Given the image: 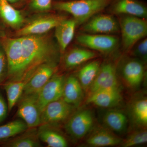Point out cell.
<instances>
[{"label": "cell", "mask_w": 147, "mask_h": 147, "mask_svg": "<svg viewBox=\"0 0 147 147\" xmlns=\"http://www.w3.org/2000/svg\"><path fill=\"white\" fill-rule=\"evenodd\" d=\"M0 15L6 23L13 28H19L24 21L21 12L6 0H0Z\"/></svg>", "instance_id": "cb8c5ba5"}, {"label": "cell", "mask_w": 147, "mask_h": 147, "mask_svg": "<svg viewBox=\"0 0 147 147\" xmlns=\"http://www.w3.org/2000/svg\"><path fill=\"white\" fill-rule=\"evenodd\" d=\"M83 89L78 79L71 75L65 79L62 98L76 108L84 99Z\"/></svg>", "instance_id": "ac0fdd59"}, {"label": "cell", "mask_w": 147, "mask_h": 147, "mask_svg": "<svg viewBox=\"0 0 147 147\" xmlns=\"http://www.w3.org/2000/svg\"><path fill=\"white\" fill-rule=\"evenodd\" d=\"M8 107L2 94L0 93V123L4 120L7 115Z\"/></svg>", "instance_id": "1f68e13d"}, {"label": "cell", "mask_w": 147, "mask_h": 147, "mask_svg": "<svg viewBox=\"0 0 147 147\" xmlns=\"http://www.w3.org/2000/svg\"><path fill=\"white\" fill-rule=\"evenodd\" d=\"M101 64V61L95 60L85 65L79 70L78 80L83 89H88L97 75Z\"/></svg>", "instance_id": "d4e9b609"}, {"label": "cell", "mask_w": 147, "mask_h": 147, "mask_svg": "<svg viewBox=\"0 0 147 147\" xmlns=\"http://www.w3.org/2000/svg\"><path fill=\"white\" fill-rule=\"evenodd\" d=\"M2 44L7 61L9 82L26 84L43 65L57 64L59 49L47 35L4 37Z\"/></svg>", "instance_id": "6da1fadb"}, {"label": "cell", "mask_w": 147, "mask_h": 147, "mask_svg": "<svg viewBox=\"0 0 147 147\" xmlns=\"http://www.w3.org/2000/svg\"><path fill=\"white\" fill-rule=\"evenodd\" d=\"M129 53H131L132 56L146 64L147 60V38H144L138 41Z\"/></svg>", "instance_id": "f1b7e54d"}, {"label": "cell", "mask_w": 147, "mask_h": 147, "mask_svg": "<svg viewBox=\"0 0 147 147\" xmlns=\"http://www.w3.org/2000/svg\"><path fill=\"white\" fill-rule=\"evenodd\" d=\"M76 41L83 47L105 55L115 53L120 45L119 39L115 35L82 33L76 37Z\"/></svg>", "instance_id": "277c9868"}, {"label": "cell", "mask_w": 147, "mask_h": 147, "mask_svg": "<svg viewBox=\"0 0 147 147\" xmlns=\"http://www.w3.org/2000/svg\"><path fill=\"white\" fill-rule=\"evenodd\" d=\"M146 129H142L131 133L121 144L122 146L131 147L146 144L147 142V131Z\"/></svg>", "instance_id": "83f0119b"}, {"label": "cell", "mask_w": 147, "mask_h": 147, "mask_svg": "<svg viewBox=\"0 0 147 147\" xmlns=\"http://www.w3.org/2000/svg\"><path fill=\"white\" fill-rule=\"evenodd\" d=\"M38 93L23 95L19 100L17 115L25 122L28 128L37 127L41 124V112L38 105Z\"/></svg>", "instance_id": "ba28073f"}, {"label": "cell", "mask_w": 147, "mask_h": 147, "mask_svg": "<svg viewBox=\"0 0 147 147\" xmlns=\"http://www.w3.org/2000/svg\"><path fill=\"white\" fill-rule=\"evenodd\" d=\"M76 107L65 102L62 98L48 103L41 113V124L53 127L66 122L74 113Z\"/></svg>", "instance_id": "5b68a950"}, {"label": "cell", "mask_w": 147, "mask_h": 147, "mask_svg": "<svg viewBox=\"0 0 147 147\" xmlns=\"http://www.w3.org/2000/svg\"><path fill=\"white\" fill-rule=\"evenodd\" d=\"M129 113L132 123L141 129L147 125V99L146 96H138L131 100Z\"/></svg>", "instance_id": "e0dca14e"}, {"label": "cell", "mask_w": 147, "mask_h": 147, "mask_svg": "<svg viewBox=\"0 0 147 147\" xmlns=\"http://www.w3.org/2000/svg\"><path fill=\"white\" fill-rule=\"evenodd\" d=\"M37 129L40 141L49 147H66L68 143L62 134L54 129V127L46 124H40Z\"/></svg>", "instance_id": "44dd1931"}, {"label": "cell", "mask_w": 147, "mask_h": 147, "mask_svg": "<svg viewBox=\"0 0 147 147\" xmlns=\"http://www.w3.org/2000/svg\"><path fill=\"white\" fill-rule=\"evenodd\" d=\"M117 67L112 62H105L101 65L94 80L89 88L90 94L100 90L119 87Z\"/></svg>", "instance_id": "4fadbf2b"}, {"label": "cell", "mask_w": 147, "mask_h": 147, "mask_svg": "<svg viewBox=\"0 0 147 147\" xmlns=\"http://www.w3.org/2000/svg\"><path fill=\"white\" fill-rule=\"evenodd\" d=\"M112 0H67L53 2V7L59 11L69 13L82 25L93 16L107 8Z\"/></svg>", "instance_id": "7a4b0ae2"}, {"label": "cell", "mask_w": 147, "mask_h": 147, "mask_svg": "<svg viewBox=\"0 0 147 147\" xmlns=\"http://www.w3.org/2000/svg\"><path fill=\"white\" fill-rule=\"evenodd\" d=\"M65 17L61 15H51L36 19L23 28L16 33L18 36L45 34L55 28Z\"/></svg>", "instance_id": "7c38bea8"}, {"label": "cell", "mask_w": 147, "mask_h": 147, "mask_svg": "<svg viewBox=\"0 0 147 147\" xmlns=\"http://www.w3.org/2000/svg\"><path fill=\"white\" fill-rule=\"evenodd\" d=\"M103 121L108 128L117 133H123L126 130L128 121L126 115L118 110H110L106 112Z\"/></svg>", "instance_id": "603a6c76"}, {"label": "cell", "mask_w": 147, "mask_h": 147, "mask_svg": "<svg viewBox=\"0 0 147 147\" xmlns=\"http://www.w3.org/2000/svg\"><path fill=\"white\" fill-rule=\"evenodd\" d=\"M6 1L11 4H12L18 3L23 1H25L26 0H6Z\"/></svg>", "instance_id": "d6a6232c"}, {"label": "cell", "mask_w": 147, "mask_h": 147, "mask_svg": "<svg viewBox=\"0 0 147 147\" xmlns=\"http://www.w3.org/2000/svg\"><path fill=\"white\" fill-rule=\"evenodd\" d=\"M97 56V53L94 51L85 47H76L67 53L64 58V63L66 68H73Z\"/></svg>", "instance_id": "d6986e66"}, {"label": "cell", "mask_w": 147, "mask_h": 147, "mask_svg": "<svg viewBox=\"0 0 147 147\" xmlns=\"http://www.w3.org/2000/svg\"><path fill=\"white\" fill-rule=\"evenodd\" d=\"M7 71V63L6 57L3 48H0V83L2 82L5 75Z\"/></svg>", "instance_id": "4dcf8cb0"}, {"label": "cell", "mask_w": 147, "mask_h": 147, "mask_svg": "<svg viewBox=\"0 0 147 147\" xmlns=\"http://www.w3.org/2000/svg\"><path fill=\"white\" fill-rule=\"evenodd\" d=\"M118 16L122 47L125 52L129 53L138 41L146 37L147 21L146 19L136 16Z\"/></svg>", "instance_id": "3957f363"}, {"label": "cell", "mask_w": 147, "mask_h": 147, "mask_svg": "<svg viewBox=\"0 0 147 147\" xmlns=\"http://www.w3.org/2000/svg\"><path fill=\"white\" fill-rule=\"evenodd\" d=\"M122 100L119 87L100 90L89 94L87 102L103 108H111L119 104Z\"/></svg>", "instance_id": "9a60e30c"}, {"label": "cell", "mask_w": 147, "mask_h": 147, "mask_svg": "<svg viewBox=\"0 0 147 147\" xmlns=\"http://www.w3.org/2000/svg\"><path fill=\"white\" fill-rule=\"evenodd\" d=\"M145 64L137 58L125 59L121 66L122 77L131 88H138L142 84L145 74Z\"/></svg>", "instance_id": "8fae6325"}, {"label": "cell", "mask_w": 147, "mask_h": 147, "mask_svg": "<svg viewBox=\"0 0 147 147\" xmlns=\"http://www.w3.org/2000/svg\"><path fill=\"white\" fill-rule=\"evenodd\" d=\"M123 141L109 130L98 128L92 132L86 142L90 146L100 147L121 145Z\"/></svg>", "instance_id": "ffe728a7"}, {"label": "cell", "mask_w": 147, "mask_h": 147, "mask_svg": "<svg viewBox=\"0 0 147 147\" xmlns=\"http://www.w3.org/2000/svg\"><path fill=\"white\" fill-rule=\"evenodd\" d=\"M94 123L93 115L89 109L74 113L65 125L66 131L72 138L82 139L91 130Z\"/></svg>", "instance_id": "52a82bcc"}, {"label": "cell", "mask_w": 147, "mask_h": 147, "mask_svg": "<svg viewBox=\"0 0 147 147\" xmlns=\"http://www.w3.org/2000/svg\"><path fill=\"white\" fill-rule=\"evenodd\" d=\"M19 135L9 141L5 146L9 147H38L41 146L36 127L28 128Z\"/></svg>", "instance_id": "7402d4cb"}, {"label": "cell", "mask_w": 147, "mask_h": 147, "mask_svg": "<svg viewBox=\"0 0 147 147\" xmlns=\"http://www.w3.org/2000/svg\"><path fill=\"white\" fill-rule=\"evenodd\" d=\"M57 69V64L55 63H46L40 67L25 84L23 95L38 93L55 74Z\"/></svg>", "instance_id": "5bb4252c"}, {"label": "cell", "mask_w": 147, "mask_h": 147, "mask_svg": "<svg viewBox=\"0 0 147 147\" xmlns=\"http://www.w3.org/2000/svg\"><path fill=\"white\" fill-rule=\"evenodd\" d=\"M28 128L22 120H16L0 126V141L19 135Z\"/></svg>", "instance_id": "4316f807"}, {"label": "cell", "mask_w": 147, "mask_h": 147, "mask_svg": "<svg viewBox=\"0 0 147 147\" xmlns=\"http://www.w3.org/2000/svg\"><path fill=\"white\" fill-rule=\"evenodd\" d=\"M82 33L115 35L120 33L118 20L112 14L97 13L82 24Z\"/></svg>", "instance_id": "8992f818"}, {"label": "cell", "mask_w": 147, "mask_h": 147, "mask_svg": "<svg viewBox=\"0 0 147 147\" xmlns=\"http://www.w3.org/2000/svg\"><path fill=\"white\" fill-rule=\"evenodd\" d=\"M108 13L116 16L129 15L146 19L147 7L140 0H112L108 7Z\"/></svg>", "instance_id": "30bf717a"}, {"label": "cell", "mask_w": 147, "mask_h": 147, "mask_svg": "<svg viewBox=\"0 0 147 147\" xmlns=\"http://www.w3.org/2000/svg\"><path fill=\"white\" fill-rule=\"evenodd\" d=\"M26 83L23 82H8L4 86L7 99V107L10 112L23 95Z\"/></svg>", "instance_id": "484cf974"}, {"label": "cell", "mask_w": 147, "mask_h": 147, "mask_svg": "<svg viewBox=\"0 0 147 147\" xmlns=\"http://www.w3.org/2000/svg\"><path fill=\"white\" fill-rule=\"evenodd\" d=\"M65 81L63 75L55 74L38 92L37 103L41 113L48 103L62 97Z\"/></svg>", "instance_id": "9c48e42d"}, {"label": "cell", "mask_w": 147, "mask_h": 147, "mask_svg": "<svg viewBox=\"0 0 147 147\" xmlns=\"http://www.w3.org/2000/svg\"><path fill=\"white\" fill-rule=\"evenodd\" d=\"M29 8L37 11L50 10L53 7V0H28Z\"/></svg>", "instance_id": "f546056e"}, {"label": "cell", "mask_w": 147, "mask_h": 147, "mask_svg": "<svg viewBox=\"0 0 147 147\" xmlns=\"http://www.w3.org/2000/svg\"><path fill=\"white\" fill-rule=\"evenodd\" d=\"M77 22L74 18L62 21L55 28V36L61 52H65L72 41L74 34Z\"/></svg>", "instance_id": "2e32d148"}]
</instances>
